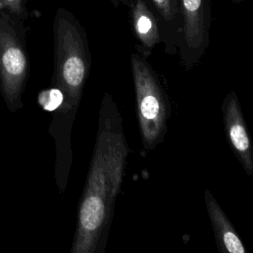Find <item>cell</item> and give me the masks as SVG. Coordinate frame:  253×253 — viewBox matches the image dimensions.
<instances>
[{
    "mask_svg": "<svg viewBox=\"0 0 253 253\" xmlns=\"http://www.w3.org/2000/svg\"><path fill=\"white\" fill-rule=\"evenodd\" d=\"M39 105H41L45 111L54 112L62 103V94L61 92L54 88L50 87L49 89L43 90L39 93Z\"/></svg>",
    "mask_w": 253,
    "mask_h": 253,
    "instance_id": "obj_10",
    "label": "cell"
},
{
    "mask_svg": "<svg viewBox=\"0 0 253 253\" xmlns=\"http://www.w3.org/2000/svg\"><path fill=\"white\" fill-rule=\"evenodd\" d=\"M146 2L158 19L165 52L175 54L178 51L181 33L179 0H146Z\"/></svg>",
    "mask_w": 253,
    "mask_h": 253,
    "instance_id": "obj_9",
    "label": "cell"
},
{
    "mask_svg": "<svg viewBox=\"0 0 253 253\" xmlns=\"http://www.w3.org/2000/svg\"><path fill=\"white\" fill-rule=\"evenodd\" d=\"M221 113L228 143L243 170L253 181V145L238 97L234 91L228 92L223 99Z\"/></svg>",
    "mask_w": 253,
    "mask_h": 253,
    "instance_id": "obj_6",
    "label": "cell"
},
{
    "mask_svg": "<svg viewBox=\"0 0 253 253\" xmlns=\"http://www.w3.org/2000/svg\"><path fill=\"white\" fill-rule=\"evenodd\" d=\"M130 69L142 145L144 150L151 151L164 140L171 113L169 99L145 56L139 52L132 53Z\"/></svg>",
    "mask_w": 253,
    "mask_h": 253,
    "instance_id": "obj_3",
    "label": "cell"
},
{
    "mask_svg": "<svg viewBox=\"0 0 253 253\" xmlns=\"http://www.w3.org/2000/svg\"><path fill=\"white\" fill-rule=\"evenodd\" d=\"M232 3H234V4H239V3H241V2H244V1H246V0H230Z\"/></svg>",
    "mask_w": 253,
    "mask_h": 253,
    "instance_id": "obj_13",
    "label": "cell"
},
{
    "mask_svg": "<svg viewBox=\"0 0 253 253\" xmlns=\"http://www.w3.org/2000/svg\"><path fill=\"white\" fill-rule=\"evenodd\" d=\"M130 1H131V0H110V2L112 3V5H113L115 8H118V7L121 6V5H124V6L128 7L129 4H130Z\"/></svg>",
    "mask_w": 253,
    "mask_h": 253,
    "instance_id": "obj_12",
    "label": "cell"
},
{
    "mask_svg": "<svg viewBox=\"0 0 253 253\" xmlns=\"http://www.w3.org/2000/svg\"><path fill=\"white\" fill-rule=\"evenodd\" d=\"M53 74L50 87L62 94L52 112L48 131L55 141V182L61 194L67 186L72 163L71 130L91 68L87 33L69 10L57 8L53 18Z\"/></svg>",
    "mask_w": 253,
    "mask_h": 253,
    "instance_id": "obj_2",
    "label": "cell"
},
{
    "mask_svg": "<svg viewBox=\"0 0 253 253\" xmlns=\"http://www.w3.org/2000/svg\"><path fill=\"white\" fill-rule=\"evenodd\" d=\"M181 33L178 45L186 70L197 65L210 44L211 24V0H179Z\"/></svg>",
    "mask_w": 253,
    "mask_h": 253,
    "instance_id": "obj_5",
    "label": "cell"
},
{
    "mask_svg": "<svg viewBox=\"0 0 253 253\" xmlns=\"http://www.w3.org/2000/svg\"><path fill=\"white\" fill-rule=\"evenodd\" d=\"M128 8L132 32L138 42L137 52L147 57L162 42L158 19L146 0H131Z\"/></svg>",
    "mask_w": 253,
    "mask_h": 253,
    "instance_id": "obj_7",
    "label": "cell"
},
{
    "mask_svg": "<svg viewBox=\"0 0 253 253\" xmlns=\"http://www.w3.org/2000/svg\"><path fill=\"white\" fill-rule=\"evenodd\" d=\"M123 118L108 92L102 96L95 145L71 243V253H104L129 153Z\"/></svg>",
    "mask_w": 253,
    "mask_h": 253,
    "instance_id": "obj_1",
    "label": "cell"
},
{
    "mask_svg": "<svg viewBox=\"0 0 253 253\" xmlns=\"http://www.w3.org/2000/svg\"><path fill=\"white\" fill-rule=\"evenodd\" d=\"M26 21L0 8V93L10 112L24 107L30 71Z\"/></svg>",
    "mask_w": 253,
    "mask_h": 253,
    "instance_id": "obj_4",
    "label": "cell"
},
{
    "mask_svg": "<svg viewBox=\"0 0 253 253\" xmlns=\"http://www.w3.org/2000/svg\"><path fill=\"white\" fill-rule=\"evenodd\" d=\"M27 4L28 0H0L1 9L20 16L25 20H27L29 16Z\"/></svg>",
    "mask_w": 253,
    "mask_h": 253,
    "instance_id": "obj_11",
    "label": "cell"
},
{
    "mask_svg": "<svg viewBox=\"0 0 253 253\" xmlns=\"http://www.w3.org/2000/svg\"><path fill=\"white\" fill-rule=\"evenodd\" d=\"M205 203L218 251L245 253L246 249L238 233L210 190H205Z\"/></svg>",
    "mask_w": 253,
    "mask_h": 253,
    "instance_id": "obj_8",
    "label": "cell"
}]
</instances>
